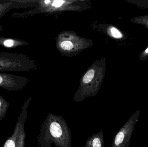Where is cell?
I'll return each mask as SVG.
<instances>
[{
	"instance_id": "cell-7",
	"label": "cell",
	"mask_w": 148,
	"mask_h": 147,
	"mask_svg": "<svg viewBox=\"0 0 148 147\" xmlns=\"http://www.w3.org/2000/svg\"><path fill=\"white\" fill-rule=\"evenodd\" d=\"M131 21L135 24L143 25L148 29V14L134 17L131 19Z\"/></svg>"
},
{
	"instance_id": "cell-9",
	"label": "cell",
	"mask_w": 148,
	"mask_h": 147,
	"mask_svg": "<svg viewBox=\"0 0 148 147\" xmlns=\"http://www.w3.org/2000/svg\"><path fill=\"white\" fill-rule=\"evenodd\" d=\"M21 44V41L12 39H0V44L7 47H16Z\"/></svg>"
},
{
	"instance_id": "cell-2",
	"label": "cell",
	"mask_w": 148,
	"mask_h": 147,
	"mask_svg": "<svg viewBox=\"0 0 148 147\" xmlns=\"http://www.w3.org/2000/svg\"><path fill=\"white\" fill-rule=\"evenodd\" d=\"M140 110H136L120 129L114 137L111 147H129Z\"/></svg>"
},
{
	"instance_id": "cell-5",
	"label": "cell",
	"mask_w": 148,
	"mask_h": 147,
	"mask_svg": "<svg viewBox=\"0 0 148 147\" xmlns=\"http://www.w3.org/2000/svg\"><path fill=\"white\" fill-rule=\"evenodd\" d=\"M21 77L0 73V87L11 91H17L23 87Z\"/></svg>"
},
{
	"instance_id": "cell-14",
	"label": "cell",
	"mask_w": 148,
	"mask_h": 147,
	"mask_svg": "<svg viewBox=\"0 0 148 147\" xmlns=\"http://www.w3.org/2000/svg\"><path fill=\"white\" fill-rule=\"evenodd\" d=\"M61 47L65 50H70L73 47V45L71 41H62L61 44Z\"/></svg>"
},
{
	"instance_id": "cell-16",
	"label": "cell",
	"mask_w": 148,
	"mask_h": 147,
	"mask_svg": "<svg viewBox=\"0 0 148 147\" xmlns=\"http://www.w3.org/2000/svg\"><path fill=\"white\" fill-rule=\"evenodd\" d=\"M64 1L61 0H57V1H54L53 3V6L56 7H60L64 3Z\"/></svg>"
},
{
	"instance_id": "cell-6",
	"label": "cell",
	"mask_w": 148,
	"mask_h": 147,
	"mask_svg": "<svg viewBox=\"0 0 148 147\" xmlns=\"http://www.w3.org/2000/svg\"><path fill=\"white\" fill-rule=\"evenodd\" d=\"M104 141L102 130L94 133L89 137L85 143L84 147H104Z\"/></svg>"
},
{
	"instance_id": "cell-4",
	"label": "cell",
	"mask_w": 148,
	"mask_h": 147,
	"mask_svg": "<svg viewBox=\"0 0 148 147\" xmlns=\"http://www.w3.org/2000/svg\"><path fill=\"white\" fill-rule=\"evenodd\" d=\"M24 59L21 55L8 52L0 53V72L17 71L24 69Z\"/></svg>"
},
{
	"instance_id": "cell-17",
	"label": "cell",
	"mask_w": 148,
	"mask_h": 147,
	"mask_svg": "<svg viewBox=\"0 0 148 147\" xmlns=\"http://www.w3.org/2000/svg\"><path fill=\"white\" fill-rule=\"evenodd\" d=\"M45 3H47V4H48L50 2V1H45Z\"/></svg>"
},
{
	"instance_id": "cell-11",
	"label": "cell",
	"mask_w": 148,
	"mask_h": 147,
	"mask_svg": "<svg viewBox=\"0 0 148 147\" xmlns=\"http://www.w3.org/2000/svg\"><path fill=\"white\" fill-rule=\"evenodd\" d=\"M95 75V70H90L87 72L83 79V82L84 83H90L93 79Z\"/></svg>"
},
{
	"instance_id": "cell-12",
	"label": "cell",
	"mask_w": 148,
	"mask_h": 147,
	"mask_svg": "<svg viewBox=\"0 0 148 147\" xmlns=\"http://www.w3.org/2000/svg\"><path fill=\"white\" fill-rule=\"evenodd\" d=\"M110 33L111 35L114 38L118 39H124L123 34L117 28L112 27L110 28Z\"/></svg>"
},
{
	"instance_id": "cell-3",
	"label": "cell",
	"mask_w": 148,
	"mask_h": 147,
	"mask_svg": "<svg viewBox=\"0 0 148 147\" xmlns=\"http://www.w3.org/2000/svg\"><path fill=\"white\" fill-rule=\"evenodd\" d=\"M29 100L30 99H29L24 103L13 133L7 139L3 147H24L26 133L24 125L27 119V109Z\"/></svg>"
},
{
	"instance_id": "cell-1",
	"label": "cell",
	"mask_w": 148,
	"mask_h": 147,
	"mask_svg": "<svg viewBox=\"0 0 148 147\" xmlns=\"http://www.w3.org/2000/svg\"><path fill=\"white\" fill-rule=\"evenodd\" d=\"M38 147H72V134L66 120L49 113L41 127Z\"/></svg>"
},
{
	"instance_id": "cell-13",
	"label": "cell",
	"mask_w": 148,
	"mask_h": 147,
	"mask_svg": "<svg viewBox=\"0 0 148 147\" xmlns=\"http://www.w3.org/2000/svg\"><path fill=\"white\" fill-rule=\"evenodd\" d=\"M14 3H9L4 4H0V18L3 15V14L7 12V10L13 7Z\"/></svg>"
},
{
	"instance_id": "cell-8",
	"label": "cell",
	"mask_w": 148,
	"mask_h": 147,
	"mask_svg": "<svg viewBox=\"0 0 148 147\" xmlns=\"http://www.w3.org/2000/svg\"><path fill=\"white\" fill-rule=\"evenodd\" d=\"M9 107V104L3 98L0 96V121L5 117Z\"/></svg>"
},
{
	"instance_id": "cell-15",
	"label": "cell",
	"mask_w": 148,
	"mask_h": 147,
	"mask_svg": "<svg viewBox=\"0 0 148 147\" xmlns=\"http://www.w3.org/2000/svg\"><path fill=\"white\" fill-rule=\"evenodd\" d=\"M148 59V46L139 55V60L141 61Z\"/></svg>"
},
{
	"instance_id": "cell-10",
	"label": "cell",
	"mask_w": 148,
	"mask_h": 147,
	"mask_svg": "<svg viewBox=\"0 0 148 147\" xmlns=\"http://www.w3.org/2000/svg\"><path fill=\"white\" fill-rule=\"evenodd\" d=\"M127 1L131 4L136 5L141 9L148 8V0H128Z\"/></svg>"
}]
</instances>
